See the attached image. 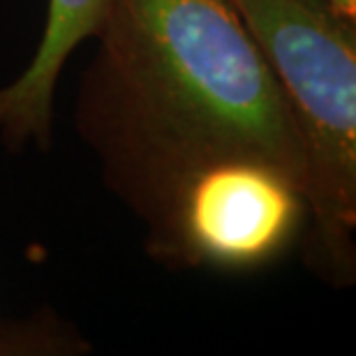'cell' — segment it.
<instances>
[{
    "label": "cell",
    "instance_id": "cell-1",
    "mask_svg": "<svg viewBox=\"0 0 356 356\" xmlns=\"http://www.w3.org/2000/svg\"><path fill=\"white\" fill-rule=\"evenodd\" d=\"M95 38L83 127L151 222L220 160H266L308 192L294 111L232 0H109Z\"/></svg>",
    "mask_w": 356,
    "mask_h": 356
},
{
    "label": "cell",
    "instance_id": "cell-4",
    "mask_svg": "<svg viewBox=\"0 0 356 356\" xmlns=\"http://www.w3.org/2000/svg\"><path fill=\"white\" fill-rule=\"evenodd\" d=\"M109 0H49L47 28L33 63L10 86L0 88V130L12 144H47L56 81L83 40L95 38Z\"/></svg>",
    "mask_w": 356,
    "mask_h": 356
},
{
    "label": "cell",
    "instance_id": "cell-3",
    "mask_svg": "<svg viewBox=\"0 0 356 356\" xmlns=\"http://www.w3.org/2000/svg\"><path fill=\"white\" fill-rule=\"evenodd\" d=\"M308 213L303 185L257 158L211 162L192 172L153 220L165 254L188 264L252 268L277 257Z\"/></svg>",
    "mask_w": 356,
    "mask_h": 356
},
{
    "label": "cell",
    "instance_id": "cell-5",
    "mask_svg": "<svg viewBox=\"0 0 356 356\" xmlns=\"http://www.w3.org/2000/svg\"><path fill=\"white\" fill-rule=\"evenodd\" d=\"M322 3L347 19H356V0H322Z\"/></svg>",
    "mask_w": 356,
    "mask_h": 356
},
{
    "label": "cell",
    "instance_id": "cell-2",
    "mask_svg": "<svg viewBox=\"0 0 356 356\" xmlns=\"http://www.w3.org/2000/svg\"><path fill=\"white\" fill-rule=\"evenodd\" d=\"M289 99L305 162L319 259L333 275L354 268L356 19L322 0H232Z\"/></svg>",
    "mask_w": 356,
    "mask_h": 356
}]
</instances>
